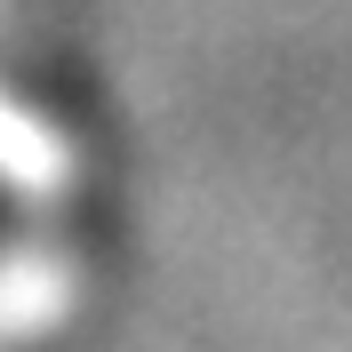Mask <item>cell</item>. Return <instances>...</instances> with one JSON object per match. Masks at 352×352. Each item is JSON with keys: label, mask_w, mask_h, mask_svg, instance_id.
I'll return each mask as SVG.
<instances>
[{"label": "cell", "mask_w": 352, "mask_h": 352, "mask_svg": "<svg viewBox=\"0 0 352 352\" xmlns=\"http://www.w3.org/2000/svg\"><path fill=\"white\" fill-rule=\"evenodd\" d=\"M56 305V264H0V344L8 336H24L41 312Z\"/></svg>", "instance_id": "6da1fadb"}]
</instances>
